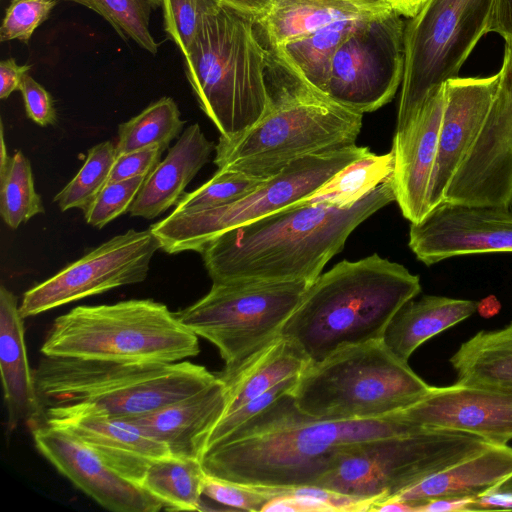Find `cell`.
Listing matches in <instances>:
<instances>
[{"instance_id":"obj_1","label":"cell","mask_w":512,"mask_h":512,"mask_svg":"<svg viewBox=\"0 0 512 512\" xmlns=\"http://www.w3.org/2000/svg\"><path fill=\"white\" fill-rule=\"evenodd\" d=\"M423 428L399 412L372 419L314 418L288 393L208 448L201 463L207 475L244 485H313L346 447Z\"/></svg>"},{"instance_id":"obj_2","label":"cell","mask_w":512,"mask_h":512,"mask_svg":"<svg viewBox=\"0 0 512 512\" xmlns=\"http://www.w3.org/2000/svg\"><path fill=\"white\" fill-rule=\"evenodd\" d=\"M393 201L392 175L351 206L305 199L218 235L199 253L212 283L313 282L350 234Z\"/></svg>"},{"instance_id":"obj_3","label":"cell","mask_w":512,"mask_h":512,"mask_svg":"<svg viewBox=\"0 0 512 512\" xmlns=\"http://www.w3.org/2000/svg\"><path fill=\"white\" fill-rule=\"evenodd\" d=\"M420 292L418 275L376 253L343 260L310 283L281 337L319 362L341 347L382 339L395 313Z\"/></svg>"},{"instance_id":"obj_4","label":"cell","mask_w":512,"mask_h":512,"mask_svg":"<svg viewBox=\"0 0 512 512\" xmlns=\"http://www.w3.org/2000/svg\"><path fill=\"white\" fill-rule=\"evenodd\" d=\"M288 74L286 81L268 82L269 105L250 129L232 139L219 138L218 169L267 180L300 158L356 144L363 114Z\"/></svg>"},{"instance_id":"obj_5","label":"cell","mask_w":512,"mask_h":512,"mask_svg":"<svg viewBox=\"0 0 512 512\" xmlns=\"http://www.w3.org/2000/svg\"><path fill=\"white\" fill-rule=\"evenodd\" d=\"M256 20L222 4L207 15L183 55L198 105L220 137L235 138L265 113L270 57L255 33Z\"/></svg>"},{"instance_id":"obj_6","label":"cell","mask_w":512,"mask_h":512,"mask_svg":"<svg viewBox=\"0 0 512 512\" xmlns=\"http://www.w3.org/2000/svg\"><path fill=\"white\" fill-rule=\"evenodd\" d=\"M33 372L43 411L85 404L116 418L149 413L218 379L204 366L184 360L134 363L43 355Z\"/></svg>"},{"instance_id":"obj_7","label":"cell","mask_w":512,"mask_h":512,"mask_svg":"<svg viewBox=\"0 0 512 512\" xmlns=\"http://www.w3.org/2000/svg\"><path fill=\"white\" fill-rule=\"evenodd\" d=\"M45 356L134 363H172L199 354L198 336L166 305L151 299L77 306L57 317Z\"/></svg>"},{"instance_id":"obj_8","label":"cell","mask_w":512,"mask_h":512,"mask_svg":"<svg viewBox=\"0 0 512 512\" xmlns=\"http://www.w3.org/2000/svg\"><path fill=\"white\" fill-rule=\"evenodd\" d=\"M432 387L380 339L344 346L322 361L309 362L289 394L311 417L355 420L397 413Z\"/></svg>"},{"instance_id":"obj_9","label":"cell","mask_w":512,"mask_h":512,"mask_svg":"<svg viewBox=\"0 0 512 512\" xmlns=\"http://www.w3.org/2000/svg\"><path fill=\"white\" fill-rule=\"evenodd\" d=\"M492 444L478 435L431 427L373 438L340 451L313 485L377 503Z\"/></svg>"},{"instance_id":"obj_10","label":"cell","mask_w":512,"mask_h":512,"mask_svg":"<svg viewBox=\"0 0 512 512\" xmlns=\"http://www.w3.org/2000/svg\"><path fill=\"white\" fill-rule=\"evenodd\" d=\"M310 283H213L205 296L175 315L198 337L217 347L224 361L217 376L226 382L281 337Z\"/></svg>"},{"instance_id":"obj_11","label":"cell","mask_w":512,"mask_h":512,"mask_svg":"<svg viewBox=\"0 0 512 512\" xmlns=\"http://www.w3.org/2000/svg\"><path fill=\"white\" fill-rule=\"evenodd\" d=\"M495 0H426L404 30V73L396 131L459 71L487 33Z\"/></svg>"},{"instance_id":"obj_12","label":"cell","mask_w":512,"mask_h":512,"mask_svg":"<svg viewBox=\"0 0 512 512\" xmlns=\"http://www.w3.org/2000/svg\"><path fill=\"white\" fill-rule=\"evenodd\" d=\"M369 152L355 144L300 158L235 202L193 213L171 212L149 229L168 254L199 253L218 235L309 198L336 173Z\"/></svg>"},{"instance_id":"obj_13","label":"cell","mask_w":512,"mask_h":512,"mask_svg":"<svg viewBox=\"0 0 512 512\" xmlns=\"http://www.w3.org/2000/svg\"><path fill=\"white\" fill-rule=\"evenodd\" d=\"M404 30L392 9L362 18L338 47L323 95L362 114L390 102L403 79Z\"/></svg>"},{"instance_id":"obj_14","label":"cell","mask_w":512,"mask_h":512,"mask_svg":"<svg viewBox=\"0 0 512 512\" xmlns=\"http://www.w3.org/2000/svg\"><path fill=\"white\" fill-rule=\"evenodd\" d=\"M160 243L150 229H130L94 248L23 295V318L111 289L136 284L147 277Z\"/></svg>"},{"instance_id":"obj_15","label":"cell","mask_w":512,"mask_h":512,"mask_svg":"<svg viewBox=\"0 0 512 512\" xmlns=\"http://www.w3.org/2000/svg\"><path fill=\"white\" fill-rule=\"evenodd\" d=\"M442 202L512 207V39L505 40L498 84L486 119Z\"/></svg>"},{"instance_id":"obj_16","label":"cell","mask_w":512,"mask_h":512,"mask_svg":"<svg viewBox=\"0 0 512 512\" xmlns=\"http://www.w3.org/2000/svg\"><path fill=\"white\" fill-rule=\"evenodd\" d=\"M409 247L427 266L461 255L512 253V207L441 202L411 223Z\"/></svg>"},{"instance_id":"obj_17","label":"cell","mask_w":512,"mask_h":512,"mask_svg":"<svg viewBox=\"0 0 512 512\" xmlns=\"http://www.w3.org/2000/svg\"><path fill=\"white\" fill-rule=\"evenodd\" d=\"M38 451L77 488L114 512H158L163 504L123 477L91 448L45 422L30 427Z\"/></svg>"},{"instance_id":"obj_18","label":"cell","mask_w":512,"mask_h":512,"mask_svg":"<svg viewBox=\"0 0 512 512\" xmlns=\"http://www.w3.org/2000/svg\"><path fill=\"white\" fill-rule=\"evenodd\" d=\"M411 423L478 435L495 444L512 440V389L455 383L432 387L399 411Z\"/></svg>"},{"instance_id":"obj_19","label":"cell","mask_w":512,"mask_h":512,"mask_svg":"<svg viewBox=\"0 0 512 512\" xmlns=\"http://www.w3.org/2000/svg\"><path fill=\"white\" fill-rule=\"evenodd\" d=\"M43 422L74 436L116 472L139 485L150 462L170 454L165 444L145 434L136 424L111 417L90 405L47 408Z\"/></svg>"},{"instance_id":"obj_20","label":"cell","mask_w":512,"mask_h":512,"mask_svg":"<svg viewBox=\"0 0 512 512\" xmlns=\"http://www.w3.org/2000/svg\"><path fill=\"white\" fill-rule=\"evenodd\" d=\"M498 73L488 77H456L445 82V107L436 160L430 180L429 212L438 206L474 140L492 104Z\"/></svg>"},{"instance_id":"obj_21","label":"cell","mask_w":512,"mask_h":512,"mask_svg":"<svg viewBox=\"0 0 512 512\" xmlns=\"http://www.w3.org/2000/svg\"><path fill=\"white\" fill-rule=\"evenodd\" d=\"M444 84L428 96L414 119L393 138L395 197L411 223L420 222L429 213L427 197L445 107Z\"/></svg>"},{"instance_id":"obj_22","label":"cell","mask_w":512,"mask_h":512,"mask_svg":"<svg viewBox=\"0 0 512 512\" xmlns=\"http://www.w3.org/2000/svg\"><path fill=\"white\" fill-rule=\"evenodd\" d=\"M226 384L218 379L203 390L149 413L123 418L162 442L170 455L200 460L208 438L224 414Z\"/></svg>"},{"instance_id":"obj_23","label":"cell","mask_w":512,"mask_h":512,"mask_svg":"<svg viewBox=\"0 0 512 512\" xmlns=\"http://www.w3.org/2000/svg\"><path fill=\"white\" fill-rule=\"evenodd\" d=\"M23 320L16 296L1 285L0 369L10 429L21 422L32 427L44 419L34 372L27 358Z\"/></svg>"},{"instance_id":"obj_24","label":"cell","mask_w":512,"mask_h":512,"mask_svg":"<svg viewBox=\"0 0 512 512\" xmlns=\"http://www.w3.org/2000/svg\"><path fill=\"white\" fill-rule=\"evenodd\" d=\"M214 149V143L205 137L197 123L188 126L167 156L146 177L128 212L132 216L153 219L176 205Z\"/></svg>"},{"instance_id":"obj_25","label":"cell","mask_w":512,"mask_h":512,"mask_svg":"<svg viewBox=\"0 0 512 512\" xmlns=\"http://www.w3.org/2000/svg\"><path fill=\"white\" fill-rule=\"evenodd\" d=\"M512 473V447L492 444L402 491L394 498L417 507L435 499H474Z\"/></svg>"},{"instance_id":"obj_26","label":"cell","mask_w":512,"mask_h":512,"mask_svg":"<svg viewBox=\"0 0 512 512\" xmlns=\"http://www.w3.org/2000/svg\"><path fill=\"white\" fill-rule=\"evenodd\" d=\"M391 9L388 1L377 0H272L268 12L257 24L273 50L334 22L369 17Z\"/></svg>"},{"instance_id":"obj_27","label":"cell","mask_w":512,"mask_h":512,"mask_svg":"<svg viewBox=\"0 0 512 512\" xmlns=\"http://www.w3.org/2000/svg\"><path fill=\"white\" fill-rule=\"evenodd\" d=\"M478 308L473 300L425 295L406 302L388 323L383 342L399 359L408 362L424 342L469 318Z\"/></svg>"},{"instance_id":"obj_28","label":"cell","mask_w":512,"mask_h":512,"mask_svg":"<svg viewBox=\"0 0 512 512\" xmlns=\"http://www.w3.org/2000/svg\"><path fill=\"white\" fill-rule=\"evenodd\" d=\"M449 362L456 383L512 389V322L476 333L460 345Z\"/></svg>"},{"instance_id":"obj_29","label":"cell","mask_w":512,"mask_h":512,"mask_svg":"<svg viewBox=\"0 0 512 512\" xmlns=\"http://www.w3.org/2000/svg\"><path fill=\"white\" fill-rule=\"evenodd\" d=\"M361 19L334 22L308 36L285 43L273 51L288 73L323 95L334 55Z\"/></svg>"},{"instance_id":"obj_30","label":"cell","mask_w":512,"mask_h":512,"mask_svg":"<svg viewBox=\"0 0 512 512\" xmlns=\"http://www.w3.org/2000/svg\"><path fill=\"white\" fill-rule=\"evenodd\" d=\"M308 364L307 357L292 342L280 337L236 376L223 381L227 388L223 415L233 412L278 383L299 376Z\"/></svg>"},{"instance_id":"obj_31","label":"cell","mask_w":512,"mask_h":512,"mask_svg":"<svg viewBox=\"0 0 512 512\" xmlns=\"http://www.w3.org/2000/svg\"><path fill=\"white\" fill-rule=\"evenodd\" d=\"M206 476L200 460L169 454L150 462L140 485L165 510L199 511Z\"/></svg>"},{"instance_id":"obj_32","label":"cell","mask_w":512,"mask_h":512,"mask_svg":"<svg viewBox=\"0 0 512 512\" xmlns=\"http://www.w3.org/2000/svg\"><path fill=\"white\" fill-rule=\"evenodd\" d=\"M393 152L377 155L369 152L344 167L307 200L346 207L368 195L393 175Z\"/></svg>"},{"instance_id":"obj_33","label":"cell","mask_w":512,"mask_h":512,"mask_svg":"<svg viewBox=\"0 0 512 512\" xmlns=\"http://www.w3.org/2000/svg\"><path fill=\"white\" fill-rule=\"evenodd\" d=\"M183 126L175 101L162 97L118 126L117 157L152 146H159L164 151L182 132Z\"/></svg>"},{"instance_id":"obj_34","label":"cell","mask_w":512,"mask_h":512,"mask_svg":"<svg viewBox=\"0 0 512 512\" xmlns=\"http://www.w3.org/2000/svg\"><path fill=\"white\" fill-rule=\"evenodd\" d=\"M116 159V145L111 141L93 146L75 177L55 195L60 210L78 208L84 213L107 185Z\"/></svg>"},{"instance_id":"obj_35","label":"cell","mask_w":512,"mask_h":512,"mask_svg":"<svg viewBox=\"0 0 512 512\" xmlns=\"http://www.w3.org/2000/svg\"><path fill=\"white\" fill-rule=\"evenodd\" d=\"M83 5L102 16L123 39H131L151 54L159 44L154 40L149 22L152 12L162 7V0H66Z\"/></svg>"},{"instance_id":"obj_36","label":"cell","mask_w":512,"mask_h":512,"mask_svg":"<svg viewBox=\"0 0 512 512\" xmlns=\"http://www.w3.org/2000/svg\"><path fill=\"white\" fill-rule=\"evenodd\" d=\"M44 212L40 195L36 192L32 168L27 157L17 151L3 177H0V214L11 229Z\"/></svg>"},{"instance_id":"obj_37","label":"cell","mask_w":512,"mask_h":512,"mask_svg":"<svg viewBox=\"0 0 512 512\" xmlns=\"http://www.w3.org/2000/svg\"><path fill=\"white\" fill-rule=\"evenodd\" d=\"M264 181L238 171L218 169L199 188L184 193L172 212L193 213L225 206L250 194Z\"/></svg>"},{"instance_id":"obj_38","label":"cell","mask_w":512,"mask_h":512,"mask_svg":"<svg viewBox=\"0 0 512 512\" xmlns=\"http://www.w3.org/2000/svg\"><path fill=\"white\" fill-rule=\"evenodd\" d=\"M222 4L220 0H162L165 33L183 55L193 43L203 19Z\"/></svg>"},{"instance_id":"obj_39","label":"cell","mask_w":512,"mask_h":512,"mask_svg":"<svg viewBox=\"0 0 512 512\" xmlns=\"http://www.w3.org/2000/svg\"><path fill=\"white\" fill-rule=\"evenodd\" d=\"M147 176L108 183L84 212L87 224L98 229L128 212Z\"/></svg>"},{"instance_id":"obj_40","label":"cell","mask_w":512,"mask_h":512,"mask_svg":"<svg viewBox=\"0 0 512 512\" xmlns=\"http://www.w3.org/2000/svg\"><path fill=\"white\" fill-rule=\"evenodd\" d=\"M57 0H12L0 27V41L27 43L37 27L46 21Z\"/></svg>"},{"instance_id":"obj_41","label":"cell","mask_w":512,"mask_h":512,"mask_svg":"<svg viewBox=\"0 0 512 512\" xmlns=\"http://www.w3.org/2000/svg\"><path fill=\"white\" fill-rule=\"evenodd\" d=\"M203 496L223 506L250 512H262L274 498L270 487L244 485L209 475L205 478Z\"/></svg>"},{"instance_id":"obj_42","label":"cell","mask_w":512,"mask_h":512,"mask_svg":"<svg viewBox=\"0 0 512 512\" xmlns=\"http://www.w3.org/2000/svg\"><path fill=\"white\" fill-rule=\"evenodd\" d=\"M298 377L299 376L291 377L278 383L263 394L243 404L233 412L223 415L212 430L208 438L205 451L248 421L254 415L268 407L275 400L290 393L295 387Z\"/></svg>"},{"instance_id":"obj_43","label":"cell","mask_w":512,"mask_h":512,"mask_svg":"<svg viewBox=\"0 0 512 512\" xmlns=\"http://www.w3.org/2000/svg\"><path fill=\"white\" fill-rule=\"evenodd\" d=\"M27 116L40 126L54 125L57 121L56 110L51 94L29 74L20 85Z\"/></svg>"},{"instance_id":"obj_44","label":"cell","mask_w":512,"mask_h":512,"mask_svg":"<svg viewBox=\"0 0 512 512\" xmlns=\"http://www.w3.org/2000/svg\"><path fill=\"white\" fill-rule=\"evenodd\" d=\"M162 152L159 146H152L118 156L108 183L148 176L160 162Z\"/></svg>"},{"instance_id":"obj_45","label":"cell","mask_w":512,"mask_h":512,"mask_svg":"<svg viewBox=\"0 0 512 512\" xmlns=\"http://www.w3.org/2000/svg\"><path fill=\"white\" fill-rule=\"evenodd\" d=\"M482 510H512V473L474 498L468 508V511Z\"/></svg>"},{"instance_id":"obj_46","label":"cell","mask_w":512,"mask_h":512,"mask_svg":"<svg viewBox=\"0 0 512 512\" xmlns=\"http://www.w3.org/2000/svg\"><path fill=\"white\" fill-rule=\"evenodd\" d=\"M31 65H19L14 58L0 62V98H8L12 92L20 89L23 78L31 69Z\"/></svg>"},{"instance_id":"obj_47","label":"cell","mask_w":512,"mask_h":512,"mask_svg":"<svg viewBox=\"0 0 512 512\" xmlns=\"http://www.w3.org/2000/svg\"><path fill=\"white\" fill-rule=\"evenodd\" d=\"M489 32L512 39V0H495Z\"/></svg>"},{"instance_id":"obj_48","label":"cell","mask_w":512,"mask_h":512,"mask_svg":"<svg viewBox=\"0 0 512 512\" xmlns=\"http://www.w3.org/2000/svg\"><path fill=\"white\" fill-rule=\"evenodd\" d=\"M223 4L235 8L251 17L256 22L268 12L272 0H220Z\"/></svg>"},{"instance_id":"obj_49","label":"cell","mask_w":512,"mask_h":512,"mask_svg":"<svg viewBox=\"0 0 512 512\" xmlns=\"http://www.w3.org/2000/svg\"><path fill=\"white\" fill-rule=\"evenodd\" d=\"M473 499H435L417 507V512L468 511Z\"/></svg>"},{"instance_id":"obj_50","label":"cell","mask_w":512,"mask_h":512,"mask_svg":"<svg viewBox=\"0 0 512 512\" xmlns=\"http://www.w3.org/2000/svg\"><path fill=\"white\" fill-rule=\"evenodd\" d=\"M392 10L400 16L414 17L426 0H387Z\"/></svg>"},{"instance_id":"obj_51","label":"cell","mask_w":512,"mask_h":512,"mask_svg":"<svg viewBox=\"0 0 512 512\" xmlns=\"http://www.w3.org/2000/svg\"><path fill=\"white\" fill-rule=\"evenodd\" d=\"M371 511L377 512H415V508L409 503L397 498H389L375 503Z\"/></svg>"},{"instance_id":"obj_52","label":"cell","mask_w":512,"mask_h":512,"mask_svg":"<svg viewBox=\"0 0 512 512\" xmlns=\"http://www.w3.org/2000/svg\"><path fill=\"white\" fill-rule=\"evenodd\" d=\"M11 163H12V157L9 156L8 150L6 148L5 139H4V129H3V124L1 123V128H0V177H3L6 174Z\"/></svg>"},{"instance_id":"obj_53","label":"cell","mask_w":512,"mask_h":512,"mask_svg":"<svg viewBox=\"0 0 512 512\" xmlns=\"http://www.w3.org/2000/svg\"><path fill=\"white\" fill-rule=\"evenodd\" d=\"M377 1H387V0H377Z\"/></svg>"}]
</instances>
